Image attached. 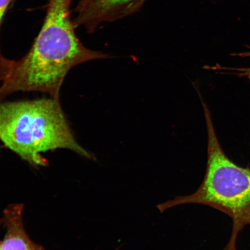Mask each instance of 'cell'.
I'll list each match as a JSON object with an SVG mask.
<instances>
[{
  "label": "cell",
  "instance_id": "4",
  "mask_svg": "<svg viewBox=\"0 0 250 250\" xmlns=\"http://www.w3.org/2000/svg\"><path fill=\"white\" fill-rule=\"evenodd\" d=\"M146 0H79L73 22L93 33L100 24L135 13Z\"/></svg>",
  "mask_w": 250,
  "mask_h": 250
},
{
  "label": "cell",
  "instance_id": "2",
  "mask_svg": "<svg viewBox=\"0 0 250 250\" xmlns=\"http://www.w3.org/2000/svg\"><path fill=\"white\" fill-rule=\"evenodd\" d=\"M0 142L36 167L48 164L42 153L57 149L95 159L75 139L60 100L52 98L0 102Z\"/></svg>",
  "mask_w": 250,
  "mask_h": 250
},
{
  "label": "cell",
  "instance_id": "7",
  "mask_svg": "<svg viewBox=\"0 0 250 250\" xmlns=\"http://www.w3.org/2000/svg\"><path fill=\"white\" fill-rule=\"evenodd\" d=\"M246 57L250 59V46L248 47V49L245 53ZM246 75L248 80L250 81V65L246 68Z\"/></svg>",
  "mask_w": 250,
  "mask_h": 250
},
{
  "label": "cell",
  "instance_id": "5",
  "mask_svg": "<svg viewBox=\"0 0 250 250\" xmlns=\"http://www.w3.org/2000/svg\"><path fill=\"white\" fill-rule=\"evenodd\" d=\"M23 211L21 204L9 205L5 208L0 224L6 228L7 232L0 241V250H45L27 235L23 222Z\"/></svg>",
  "mask_w": 250,
  "mask_h": 250
},
{
  "label": "cell",
  "instance_id": "3",
  "mask_svg": "<svg viewBox=\"0 0 250 250\" xmlns=\"http://www.w3.org/2000/svg\"><path fill=\"white\" fill-rule=\"evenodd\" d=\"M201 99L208 132V162L201 186L195 193L177 196L157 206L163 212L179 205L199 204L209 206L227 214L232 221V233L224 250H237L240 232L250 226V168L234 163L225 154L215 132L208 105Z\"/></svg>",
  "mask_w": 250,
  "mask_h": 250
},
{
  "label": "cell",
  "instance_id": "6",
  "mask_svg": "<svg viewBox=\"0 0 250 250\" xmlns=\"http://www.w3.org/2000/svg\"><path fill=\"white\" fill-rule=\"evenodd\" d=\"M12 0H0V29L3 18ZM13 61L6 59L1 54L0 49V83H1L7 79L10 73Z\"/></svg>",
  "mask_w": 250,
  "mask_h": 250
},
{
  "label": "cell",
  "instance_id": "1",
  "mask_svg": "<svg viewBox=\"0 0 250 250\" xmlns=\"http://www.w3.org/2000/svg\"><path fill=\"white\" fill-rule=\"evenodd\" d=\"M73 0H49L44 22L26 55L13 61L10 73L0 86V102L17 92H39L60 100L68 72L86 62L111 58L84 46L76 36L71 17Z\"/></svg>",
  "mask_w": 250,
  "mask_h": 250
}]
</instances>
